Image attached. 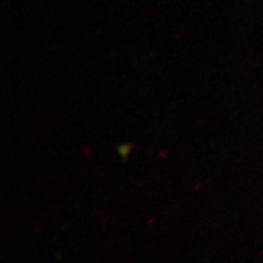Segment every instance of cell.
<instances>
[{
	"label": "cell",
	"mask_w": 263,
	"mask_h": 263,
	"mask_svg": "<svg viewBox=\"0 0 263 263\" xmlns=\"http://www.w3.org/2000/svg\"><path fill=\"white\" fill-rule=\"evenodd\" d=\"M129 152H130V146L129 145H123L119 148V153L121 154L123 158H125Z\"/></svg>",
	"instance_id": "cell-1"
}]
</instances>
